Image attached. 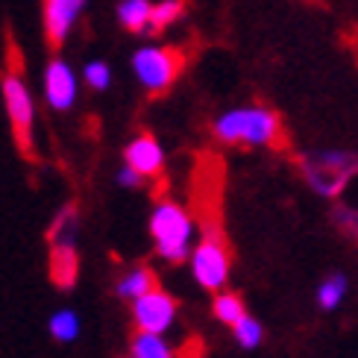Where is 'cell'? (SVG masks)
I'll return each mask as SVG.
<instances>
[{
  "instance_id": "cell-8",
  "label": "cell",
  "mask_w": 358,
  "mask_h": 358,
  "mask_svg": "<svg viewBox=\"0 0 358 358\" xmlns=\"http://www.w3.org/2000/svg\"><path fill=\"white\" fill-rule=\"evenodd\" d=\"M165 147L153 136V132H138L136 138H129L127 150H124V165H129L136 173H141L147 182H153L165 173Z\"/></svg>"
},
{
  "instance_id": "cell-7",
  "label": "cell",
  "mask_w": 358,
  "mask_h": 358,
  "mask_svg": "<svg viewBox=\"0 0 358 358\" xmlns=\"http://www.w3.org/2000/svg\"><path fill=\"white\" fill-rule=\"evenodd\" d=\"M132 326L136 332H156V335H168L176 317H179V306L173 300V294H168L165 288H153L141 294L138 300H132Z\"/></svg>"
},
{
  "instance_id": "cell-9",
  "label": "cell",
  "mask_w": 358,
  "mask_h": 358,
  "mask_svg": "<svg viewBox=\"0 0 358 358\" xmlns=\"http://www.w3.org/2000/svg\"><path fill=\"white\" fill-rule=\"evenodd\" d=\"M85 0H44V38L53 50H59L71 36L73 24L80 21Z\"/></svg>"
},
{
  "instance_id": "cell-6",
  "label": "cell",
  "mask_w": 358,
  "mask_h": 358,
  "mask_svg": "<svg viewBox=\"0 0 358 358\" xmlns=\"http://www.w3.org/2000/svg\"><path fill=\"white\" fill-rule=\"evenodd\" d=\"M0 92H3V103H6V115H9V124H12V136H15V144L18 150L33 159V147H36V138H33V127H36V103H33V94L21 77V68L12 65L3 77H0Z\"/></svg>"
},
{
  "instance_id": "cell-18",
  "label": "cell",
  "mask_w": 358,
  "mask_h": 358,
  "mask_svg": "<svg viewBox=\"0 0 358 358\" xmlns=\"http://www.w3.org/2000/svg\"><path fill=\"white\" fill-rule=\"evenodd\" d=\"M48 329L53 335V341H59V344H71V341H77L80 338V315L77 311H71V308H62V311H56V315L50 317L48 323Z\"/></svg>"
},
{
  "instance_id": "cell-19",
  "label": "cell",
  "mask_w": 358,
  "mask_h": 358,
  "mask_svg": "<svg viewBox=\"0 0 358 358\" xmlns=\"http://www.w3.org/2000/svg\"><path fill=\"white\" fill-rule=\"evenodd\" d=\"M232 335H235V344L241 350H259L262 341H264V326L252 315H247L244 320H238L232 326Z\"/></svg>"
},
{
  "instance_id": "cell-21",
  "label": "cell",
  "mask_w": 358,
  "mask_h": 358,
  "mask_svg": "<svg viewBox=\"0 0 358 358\" xmlns=\"http://www.w3.org/2000/svg\"><path fill=\"white\" fill-rule=\"evenodd\" d=\"M332 217H335V223H338L341 232L358 241V206H335Z\"/></svg>"
},
{
  "instance_id": "cell-14",
  "label": "cell",
  "mask_w": 358,
  "mask_h": 358,
  "mask_svg": "<svg viewBox=\"0 0 358 358\" xmlns=\"http://www.w3.org/2000/svg\"><path fill=\"white\" fill-rule=\"evenodd\" d=\"M129 355H136V358H179V352L168 341V335H156V332H136L132 335Z\"/></svg>"
},
{
  "instance_id": "cell-20",
  "label": "cell",
  "mask_w": 358,
  "mask_h": 358,
  "mask_svg": "<svg viewBox=\"0 0 358 358\" xmlns=\"http://www.w3.org/2000/svg\"><path fill=\"white\" fill-rule=\"evenodd\" d=\"M83 80L92 92H106L112 85V68L106 62H100V59H94V62H88L83 68Z\"/></svg>"
},
{
  "instance_id": "cell-23",
  "label": "cell",
  "mask_w": 358,
  "mask_h": 358,
  "mask_svg": "<svg viewBox=\"0 0 358 358\" xmlns=\"http://www.w3.org/2000/svg\"><path fill=\"white\" fill-rule=\"evenodd\" d=\"M127 358H136V355H127Z\"/></svg>"
},
{
  "instance_id": "cell-3",
  "label": "cell",
  "mask_w": 358,
  "mask_h": 358,
  "mask_svg": "<svg viewBox=\"0 0 358 358\" xmlns=\"http://www.w3.org/2000/svg\"><path fill=\"white\" fill-rule=\"evenodd\" d=\"M303 182L323 200H338L358 176V153L341 150V147H320L306 150L296 159Z\"/></svg>"
},
{
  "instance_id": "cell-17",
  "label": "cell",
  "mask_w": 358,
  "mask_h": 358,
  "mask_svg": "<svg viewBox=\"0 0 358 358\" xmlns=\"http://www.w3.org/2000/svg\"><path fill=\"white\" fill-rule=\"evenodd\" d=\"M182 15H185V0H153L150 33H162V29L179 24Z\"/></svg>"
},
{
  "instance_id": "cell-5",
  "label": "cell",
  "mask_w": 358,
  "mask_h": 358,
  "mask_svg": "<svg viewBox=\"0 0 358 358\" xmlns=\"http://www.w3.org/2000/svg\"><path fill=\"white\" fill-rule=\"evenodd\" d=\"M182 68H185V56L179 48H171V44L150 41L132 53V73H136L138 85L153 97L171 92Z\"/></svg>"
},
{
  "instance_id": "cell-11",
  "label": "cell",
  "mask_w": 358,
  "mask_h": 358,
  "mask_svg": "<svg viewBox=\"0 0 358 358\" xmlns=\"http://www.w3.org/2000/svg\"><path fill=\"white\" fill-rule=\"evenodd\" d=\"M80 276L77 241H50V279L59 291H71Z\"/></svg>"
},
{
  "instance_id": "cell-16",
  "label": "cell",
  "mask_w": 358,
  "mask_h": 358,
  "mask_svg": "<svg viewBox=\"0 0 358 358\" xmlns=\"http://www.w3.org/2000/svg\"><path fill=\"white\" fill-rule=\"evenodd\" d=\"M347 294H350V279L344 273H329V276L320 279V285L315 291V300L323 311H335V308L344 306Z\"/></svg>"
},
{
  "instance_id": "cell-15",
  "label": "cell",
  "mask_w": 358,
  "mask_h": 358,
  "mask_svg": "<svg viewBox=\"0 0 358 358\" xmlns=\"http://www.w3.org/2000/svg\"><path fill=\"white\" fill-rule=\"evenodd\" d=\"M153 0H121L117 3V21L127 33H150Z\"/></svg>"
},
{
  "instance_id": "cell-12",
  "label": "cell",
  "mask_w": 358,
  "mask_h": 358,
  "mask_svg": "<svg viewBox=\"0 0 358 358\" xmlns=\"http://www.w3.org/2000/svg\"><path fill=\"white\" fill-rule=\"evenodd\" d=\"M156 285H159V279H156V271L150 264H132L121 273V279L115 282V294L121 296V300L132 303V300H138L141 294L153 291Z\"/></svg>"
},
{
  "instance_id": "cell-13",
  "label": "cell",
  "mask_w": 358,
  "mask_h": 358,
  "mask_svg": "<svg viewBox=\"0 0 358 358\" xmlns=\"http://www.w3.org/2000/svg\"><path fill=\"white\" fill-rule=\"evenodd\" d=\"M212 315H215L217 323H223V326H229V329H232V326L238 320H244L250 311H247V303H244L241 294L223 288V291L212 294Z\"/></svg>"
},
{
  "instance_id": "cell-22",
  "label": "cell",
  "mask_w": 358,
  "mask_h": 358,
  "mask_svg": "<svg viewBox=\"0 0 358 358\" xmlns=\"http://www.w3.org/2000/svg\"><path fill=\"white\" fill-rule=\"evenodd\" d=\"M115 179H117V185L121 188H129V191H136V188H141L147 179L141 176V173H136L129 165H124V168H117V173H115Z\"/></svg>"
},
{
  "instance_id": "cell-10",
  "label": "cell",
  "mask_w": 358,
  "mask_h": 358,
  "mask_svg": "<svg viewBox=\"0 0 358 358\" xmlns=\"http://www.w3.org/2000/svg\"><path fill=\"white\" fill-rule=\"evenodd\" d=\"M44 97L56 112H68L77 103V73L65 59H50L44 68Z\"/></svg>"
},
{
  "instance_id": "cell-1",
  "label": "cell",
  "mask_w": 358,
  "mask_h": 358,
  "mask_svg": "<svg viewBox=\"0 0 358 358\" xmlns=\"http://www.w3.org/2000/svg\"><path fill=\"white\" fill-rule=\"evenodd\" d=\"M212 138L223 147H279L285 141V127L276 109L262 103L223 109L212 121Z\"/></svg>"
},
{
  "instance_id": "cell-4",
  "label": "cell",
  "mask_w": 358,
  "mask_h": 358,
  "mask_svg": "<svg viewBox=\"0 0 358 358\" xmlns=\"http://www.w3.org/2000/svg\"><path fill=\"white\" fill-rule=\"evenodd\" d=\"M188 271L191 279L208 294H217L229 285V276H232V252L223 232L208 223V227H200V238L194 244L191 256H188Z\"/></svg>"
},
{
  "instance_id": "cell-2",
  "label": "cell",
  "mask_w": 358,
  "mask_h": 358,
  "mask_svg": "<svg viewBox=\"0 0 358 358\" xmlns=\"http://www.w3.org/2000/svg\"><path fill=\"white\" fill-rule=\"evenodd\" d=\"M147 227H150L156 256L162 262H168V264L188 262L191 250L200 238V223H197V217H194V212L185 203H179L173 197L156 200Z\"/></svg>"
}]
</instances>
